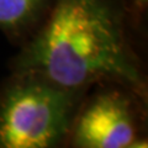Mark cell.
<instances>
[{
  "instance_id": "4",
  "label": "cell",
  "mask_w": 148,
  "mask_h": 148,
  "mask_svg": "<svg viewBox=\"0 0 148 148\" xmlns=\"http://www.w3.org/2000/svg\"><path fill=\"white\" fill-rule=\"evenodd\" d=\"M46 0H0V27L16 31L40 12Z\"/></svg>"
},
{
  "instance_id": "5",
  "label": "cell",
  "mask_w": 148,
  "mask_h": 148,
  "mask_svg": "<svg viewBox=\"0 0 148 148\" xmlns=\"http://www.w3.org/2000/svg\"><path fill=\"white\" fill-rule=\"evenodd\" d=\"M136 3H137L140 6H145L146 4H147V0H136Z\"/></svg>"
},
{
  "instance_id": "2",
  "label": "cell",
  "mask_w": 148,
  "mask_h": 148,
  "mask_svg": "<svg viewBox=\"0 0 148 148\" xmlns=\"http://www.w3.org/2000/svg\"><path fill=\"white\" fill-rule=\"evenodd\" d=\"M80 91L16 73L0 91V148H49L63 141Z\"/></svg>"
},
{
  "instance_id": "1",
  "label": "cell",
  "mask_w": 148,
  "mask_h": 148,
  "mask_svg": "<svg viewBox=\"0 0 148 148\" xmlns=\"http://www.w3.org/2000/svg\"><path fill=\"white\" fill-rule=\"evenodd\" d=\"M16 73L73 91L101 79L142 85L111 0H57L46 24L20 54Z\"/></svg>"
},
{
  "instance_id": "3",
  "label": "cell",
  "mask_w": 148,
  "mask_h": 148,
  "mask_svg": "<svg viewBox=\"0 0 148 148\" xmlns=\"http://www.w3.org/2000/svg\"><path fill=\"white\" fill-rule=\"evenodd\" d=\"M137 133L128 100L117 91L94 98L78 117L73 146L80 148H135ZM147 147V145H145Z\"/></svg>"
}]
</instances>
